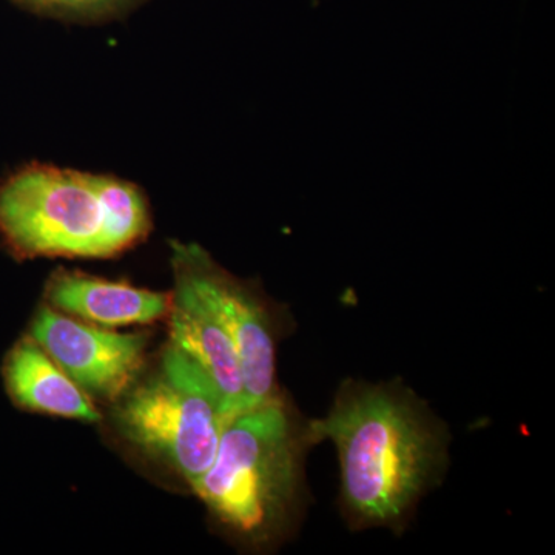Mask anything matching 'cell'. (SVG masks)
I'll return each instance as SVG.
<instances>
[{
    "instance_id": "cell-1",
    "label": "cell",
    "mask_w": 555,
    "mask_h": 555,
    "mask_svg": "<svg viewBox=\"0 0 555 555\" xmlns=\"http://www.w3.org/2000/svg\"><path fill=\"white\" fill-rule=\"evenodd\" d=\"M315 444L339 460V506L350 528L400 534L449 467L448 426L400 379H346L323 418L309 420Z\"/></svg>"
},
{
    "instance_id": "cell-2",
    "label": "cell",
    "mask_w": 555,
    "mask_h": 555,
    "mask_svg": "<svg viewBox=\"0 0 555 555\" xmlns=\"http://www.w3.org/2000/svg\"><path fill=\"white\" fill-rule=\"evenodd\" d=\"M309 420L283 393L230 416L214 462L193 491L241 542L268 546L291 534L306 503Z\"/></svg>"
},
{
    "instance_id": "cell-3",
    "label": "cell",
    "mask_w": 555,
    "mask_h": 555,
    "mask_svg": "<svg viewBox=\"0 0 555 555\" xmlns=\"http://www.w3.org/2000/svg\"><path fill=\"white\" fill-rule=\"evenodd\" d=\"M225 423L210 377L169 345L160 372L119 400L116 426L126 440L167 463L195 489L207 473Z\"/></svg>"
},
{
    "instance_id": "cell-4",
    "label": "cell",
    "mask_w": 555,
    "mask_h": 555,
    "mask_svg": "<svg viewBox=\"0 0 555 555\" xmlns=\"http://www.w3.org/2000/svg\"><path fill=\"white\" fill-rule=\"evenodd\" d=\"M0 238L22 258L116 255L91 175L49 166L0 184Z\"/></svg>"
},
{
    "instance_id": "cell-5",
    "label": "cell",
    "mask_w": 555,
    "mask_h": 555,
    "mask_svg": "<svg viewBox=\"0 0 555 555\" xmlns=\"http://www.w3.org/2000/svg\"><path fill=\"white\" fill-rule=\"evenodd\" d=\"M171 262L232 338L244 383L241 411L278 396V324L266 299L196 244L171 243Z\"/></svg>"
},
{
    "instance_id": "cell-6",
    "label": "cell",
    "mask_w": 555,
    "mask_h": 555,
    "mask_svg": "<svg viewBox=\"0 0 555 555\" xmlns=\"http://www.w3.org/2000/svg\"><path fill=\"white\" fill-rule=\"evenodd\" d=\"M30 337L91 401L118 403L144 366L147 335L119 334L43 306Z\"/></svg>"
},
{
    "instance_id": "cell-7",
    "label": "cell",
    "mask_w": 555,
    "mask_h": 555,
    "mask_svg": "<svg viewBox=\"0 0 555 555\" xmlns=\"http://www.w3.org/2000/svg\"><path fill=\"white\" fill-rule=\"evenodd\" d=\"M170 345L181 350L210 377L222 398L225 422L243 406L244 383L240 358L225 328L206 302L175 275L171 294Z\"/></svg>"
},
{
    "instance_id": "cell-8",
    "label": "cell",
    "mask_w": 555,
    "mask_h": 555,
    "mask_svg": "<svg viewBox=\"0 0 555 555\" xmlns=\"http://www.w3.org/2000/svg\"><path fill=\"white\" fill-rule=\"evenodd\" d=\"M46 297L51 309L101 327L155 323L169 317L171 308V294L80 272L54 273Z\"/></svg>"
},
{
    "instance_id": "cell-9",
    "label": "cell",
    "mask_w": 555,
    "mask_h": 555,
    "mask_svg": "<svg viewBox=\"0 0 555 555\" xmlns=\"http://www.w3.org/2000/svg\"><path fill=\"white\" fill-rule=\"evenodd\" d=\"M7 390L25 411L96 423L101 412L31 337L11 349L3 366Z\"/></svg>"
},
{
    "instance_id": "cell-10",
    "label": "cell",
    "mask_w": 555,
    "mask_h": 555,
    "mask_svg": "<svg viewBox=\"0 0 555 555\" xmlns=\"http://www.w3.org/2000/svg\"><path fill=\"white\" fill-rule=\"evenodd\" d=\"M91 182L104 208L115 254L144 238L150 229L149 208L138 189L120 179L98 175H91Z\"/></svg>"
},
{
    "instance_id": "cell-11",
    "label": "cell",
    "mask_w": 555,
    "mask_h": 555,
    "mask_svg": "<svg viewBox=\"0 0 555 555\" xmlns=\"http://www.w3.org/2000/svg\"><path fill=\"white\" fill-rule=\"evenodd\" d=\"M25 2L40 10L93 16V14L112 13L127 5L131 0H25Z\"/></svg>"
}]
</instances>
